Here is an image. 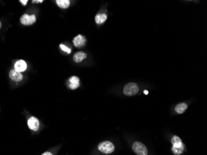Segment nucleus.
Masks as SVG:
<instances>
[{
	"instance_id": "f257e3e1",
	"label": "nucleus",
	"mask_w": 207,
	"mask_h": 155,
	"mask_svg": "<svg viewBox=\"0 0 207 155\" xmlns=\"http://www.w3.org/2000/svg\"><path fill=\"white\" fill-rule=\"evenodd\" d=\"M171 142L173 145L172 150L174 154L179 155L182 154L183 151L184 144H183L181 139L179 136L175 135L172 138Z\"/></svg>"
},
{
	"instance_id": "f03ea898",
	"label": "nucleus",
	"mask_w": 207,
	"mask_h": 155,
	"mask_svg": "<svg viewBox=\"0 0 207 155\" xmlns=\"http://www.w3.org/2000/svg\"><path fill=\"white\" fill-rule=\"evenodd\" d=\"M99 150L104 154H110L115 150L114 144L109 141H105L101 142L98 145Z\"/></svg>"
},
{
	"instance_id": "7ed1b4c3",
	"label": "nucleus",
	"mask_w": 207,
	"mask_h": 155,
	"mask_svg": "<svg viewBox=\"0 0 207 155\" xmlns=\"http://www.w3.org/2000/svg\"><path fill=\"white\" fill-rule=\"evenodd\" d=\"M139 91V87L135 83H129L127 84L123 88V93L128 96H132L136 94Z\"/></svg>"
},
{
	"instance_id": "20e7f679",
	"label": "nucleus",
	"mask_w": 207,
	"mask_h": 155,
	"mask_svg": "<svg viewBox=\"0 0 207 155\" xmlns=\"http://www.w3.org/2000/svg\"><path fill=\"white\" fill-rule=\"evenodd\" d=\"M132 149L137 155H147L148 149L146 146L141 142L135 141L132 146Z\"/></svg>"
},
{
	"instance_id": "39448f33",
	"label": "nucleus",
	"mask_w": 207,
	"mask_h": 155,
	"mask_svg": "<svg viewBox=\"0 0 207 155\" xmlns=\"http://www.w3.org/2000/svg\"><path fill=\"white\" fill-rule=\"evenodd\" d=\"M36 21V17L34 15H28L24 14L20 18V22L24 26H30L34 24Z\"/></svg>"
},
{
	"instance_id": "423d86ee",
	"label": "nucleus",
	"mask_w": 207,
	"mask_h": 155,
	"mask_svg": "<svg viewBox=\"0 0 207 155\" xmlns=\"http://www.w3.org/2000/svg\"><path fill=\"white\" fill-rule=\"evenodd\" d=\"M28 125L29 128L33 131H37L39 128L40 123L39 120L34 117H31L29 118L28 122Z\"/></svg>"
},
{
	"instance_id": "0eeeda50",
	"label": "nucleus",
	"mask_w": 207,
	"mask_h": 155,
	"mask_svg": "<svg viewBox=\"0 0 207 155\" xmlns=\"http://www.w3.org/2000/svg\"><path fill=\"white\" fill-rule=\"evenodd\" d=\"M80 79L76 76H73L69 78L68 81V86L71 89H76L80 86Z\"/></svg>"
},
{
	"instance_id": "6e6552de",
	"label": "nucleus",
	"mask_w": 207,
	"mask_h": 155,
	"mask_svg": "<svg viewBox=\"0 0 207 155\" xmlns=\"http://www.w3.org/2000/svg\"><path fill=\"white\" fill-rule=\"evenodd\" d=\"M10 78L15 82L21 81L23 79V75L21 73L16 71L15 70H11L9 73Z\"/></svg>"
},
{
	"instance_id": "1a4fd4ad",
	"label": "nucleus",
	"mask_w": 207,
	"mask_h": 155,
	"mask_svg": "<svg viewBox=\"0 0 207 155\" xmlns=\"http://www.w3.org/2000/svg\"><path fill=\"white\" fill-rule=\"evenodd\" d=\"M73 44L77 48H80L84 46L86 44V39L81 35H78L73 39Z\"/></svg>"
},
{
	"instance_id": "9d476101",
	"label": "nucleus",
	"mask_w": 207,
	"mask_h": 155,
	"mask_svg": "<svg viewBox=\"0 0 207 155\" xmlns=\"http://www.w3.org/2000/svg\"><path fill=\"white\" fill-rule=\"evenodd\" d=\"M27 69V63L25 61L21 60L17 61L15 64V70L18 72L24 71Z\"/></svg>"
},
{
	"instance_id": "9b49d317",
	"label": "nucleus",
	"mask_w": 207,
	"mask_h": 155,
	"mask_svg": "<svg viewBox=\"0 0 207 155\" xmlns=\"http://www.w3.org/2000/svg\"><path fill=\"white\" fill-rule=\"evenodd\" d=\"M87 57L86 54L83 52H78L76 53L73 56V60L76 63L81 62L83 60L86 59Z\"/></svg>"
},
{
	"instance_id": "f8f14e48",
	"label": "nucleus",
	"mask_w": 207,
	"mask_h": 155,
	"mask_svg": "<svg viewBox=\"0 0 207 155\" xmlns=\"http://www.w3.org/2000/svg\"><path fill=\"white\" fill-rule=\"evenodd\" d=\"M107 18V16L106 14H97L95 17V21L97 24H101L104 23Z\"/></svg>"
},
{
	"instance_id": "ddd939ff",
	"label": "nucleus",
	"mask_w": 207,
	"mask_h": 155,
	"mask_svg": "<svg viewBox=\"0 0 207 155\" xmlns=\"http://www.w3.org/2000/svg\"><path fill=\"white\" fill-rule=\"evenodd\" d=\"M187 107L188 106L185 103H180L176 105L175 110L178 114H182L187 110Z\"/></svg>"
},
{
	"instance_id": "4468645a",
	"label": "nucleus",
	"mask_w": 207,
	"mask_h": 155,
	"mask_svg": "<svg viewBox=\"0 0 207 155\" xmlns=\"http://www.w3.org/2000/svg\"><path fill=\"white\" fill-rule=\"evenodd\" d=\"M56 3L60 8L63 9H66L70 5V2L69 0H57Z\"/></svg>"
},
{
	"instance_id": "2eb2a0df",
	"label": "nucleus",
	"mask_w": 207,
	"mask_h": 155,
	"mask_svg": "<svg viewBox=\"0 0 207 155\" xmlns=\"http://www.w3.org/2000/svg\"><path fill=\"white\" fill-rule=\"evenodd\" d=\"M60 49L63 50V51H64V52H67V53H68V54H70L71 53V49H69V48H68L67 46H65V45H63V44H60Z\"/></svg>"
},
{
	"instance_id": "dca6fc26",
	"label": "nucleus",
	"mask_w": 207,
	"mask_h": 155,
	"mask_svg": "<svg viewBox=\"0 0 207 155\" xmlns=\"http://www.w3.org/2000/svg\"><path fill=\"white\" fill-rule=\"evenodd\" d=\"M43 2V0H33L32 3H42Z\"/></svg>"
},
{
	"instance_id": "f3484780",
	"label": "nucleus",
	"mask_w": 207,
	"mask_h": 155,
	"mask_svg": "<svg viewBox=\"0 0 207 155\" xmlns=\"http://www.w3.org/2000/svg\"><path fill=\"white\" fill-rule=\"evenodd\" d=\"M20 2H21L23 5H26L27 3H28V0H26V1H24V0H21Z\"/></svg>"
},
{
	"instance_id": "a211bd4d",
	"label": "nucleus",
	"mask_w": 207,
	"mask_h": 155,
	"mask_svg": "<svg viewBox=\"0 0 207 155\" xmlns=\"http://www.w3.org/2000/svg\"><path fill=\"white\" fill-rule=\"evenodd\" d=\"M42 155H53V154L50 152L47 151V152H45L44 153H43Z\"/></svg>"
},
{
	"instance_id": "6ab92c4d",
	"label": "nucleus",
	"mask_w": 207,
	"mask_h": 155,
	"mask_svg": "<svg viewBox=\"0 0 207 155\" xmlns=\"http://www.w3.org/2000/svg\"><path fill=\"white\" fill-rule=\"evenodd\" d=\"M144 93L146 95H147V94H148V91L147 90H144Z\"/></svg>"
},
{
	"instance_id": "aec40b11",
	"label": "nucleus",
	"mask_w": 207,
	"mask_h": 155,
	"mask_svg": "<svg viewBox=\"0 0 207 155\" xmlns=\"http://www.w3.org/2000/svg\"><path fill=\"white\" fill-rule=\"evenodd\" d=\"M1 28H2V23L0 21V29H1Z\"/></svg>"
}]
</instances>
